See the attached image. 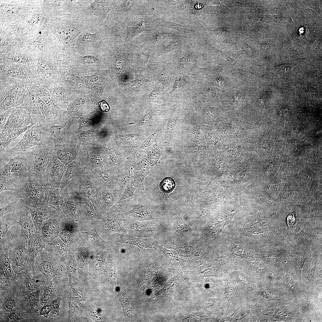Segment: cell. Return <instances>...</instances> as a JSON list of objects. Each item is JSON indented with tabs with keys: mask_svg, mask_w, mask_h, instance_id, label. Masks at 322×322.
<instances>
[{
	"mask_svg": "<svg viewBox=\"0 0 322 322\" xmlns=\"http://www.w3.org/2000/svg\"><path fill=\"white\" fill-rule=\"evenodd\" d=\"M27 152L0 157V182L10 184L17 191L30 179Z\"/></svg>",
	"mask_w": 322,
	"mask_h": 322,
	"instance_id": "1",
	"label": "cell"
},
{
	"mask_svg": "<svg viewBox=\"0 0 322 322\" xmlns=\"http://www.w3.org/2000/svg\"><path fill=\"white\" fill-rule=\"evenodd\" d=\"M52 142L45 140L27 152L30 179L39 180L44 184L47 168L53 155Z\"/></svg>",
	"mask_w": 322,
	"mask_h": 322,
	"instance_id": "2",
	"label": "cell"
},
{
	"mask_svg": "<svg viewBox=\"0 0 322 322\" xmlns=\"http://www.w3.org/2000/svg\"><path fill=\"white\" fill-rule=\"evenodd\" d=\"M151 0H144L139 9L125 22L127 27V41L133 40L140 34L154 29L159 22L152 11Z\"/></svg>",
	"mask_w": 322,
	"mask_h": 322,
	"instance_id": "3",
	"label": "cell"
},
{
	"mask_svg": "<svg viewBox=\"0 0 322 322\" xmlns=\"http://www.w3.org/2000/svg\"><path fill=\"white\" fill-rule=\"evenodd\" d=\"M0 83V113L20 106L28 89L33 83L12 79Z\"/></svg>",
	"mask_w": 322,
	"mask_h": 322,
	"instance_id": "4",
	"label": "cell"
},
{
	"mask_svg": "<svg viewBox=\"0 0 322 322\" xmlns=\"http://www.w3.org/2000/svg\"><path fill=\"white\" fill-rule=\"evenodd\" d=\"M101 30L104 43L122 44L127 41V24L112 9L103 22Z\"/></svg>",
	"mask_w": 322,
	"mask_h": 322,
	"instance_id": "5",
	"label": "cell"
},
{
	"mask_svg": "<svg viewBox=\"0 0 322 322\" xmlns=\"http://www.w3.org/2000/svg\"><path fill=\"white\" fill-rule=\"evenodd\" d=\"M12 237L6 236L9 245L8 256L11 266L15 273L19 272L27 267L29 252L26 247L27 237L21 234V231Z\"/></svg>",
	"mask_w": 322,
	"mask_h": 322,
	"instance_id": "6",
	"label": "cell"
},
{
	"mask_svg": "<svg viewBox=\"0 0 322 322\" xmlns=\"http://www.w3.org/2000/svg\"><path fill=\"white\" fill-rule=\"evenodd\" d=\"M47 138L37 122L25 132L14 147L1 150L0 157H9L26 152L31 148L41 144Z\"/></svg>",
	"mask_w": 322,
	"mask_h": 322,
	"instance_id": "7",
	"label": "cell"
},
{
	"mask_svg": "<svg viewBox=\"0 0 322 322\" xmlns=\"http://www.w3.org/2000/svg\"><path fill=\"white\" fill-rule=\"evenodd\" d=\"M36 123L26 110L21 106L16 107L0 130V140L13 134H21Z\"/></svg>",
	"mask_w": 322,
	"mask_h": 322,
	"instance_id": "8",
	"label": "cell"
},
{
	"mask_svg": "<svg viewBox=\"0 0 322 322\" xmlns=\"http://www.w3.org/2000/svg\"><path fill=\"white\" fill-rule=\"evenodd\" d=\"M112 7V0H86L80 13L92 24L100 27Z\"/></svg>",
	"mask_w": 322,
	"mask_h": 322,
	"instance_id": "9",
	"label": "cell"
},
{
	"mask_svg": "<svg viewBox=\"0 0 322 322\" xmlns=\"http://www.w3.org/2000/svg\"><path fill=\"white\" fill-rule=\"evenodd\" d=\"M16 192L18 198L28 206L36 207L47 205L44 184L41 181L30 179Z\"/></svg>",
	"mask_w": 322,
	"mask_h": 322,
	"instance_id": "10",
	"label": "cell"
},
{
	"mask_svg": "<svg viewBox=\"0 0 322 322\" xmlns=\"http://www.w3.org/2000/svg\"><path fill=\"white\" fill-rule=\"evenodd\" d=\"M0 64V81L12 79L39 84L35 67Z\"/></svg>",
	"mask_w": 322,
	"mask_h": 322,
	"instance_id": "11",
	"label": "cell"
},
{
	"mask_svg": "<svg viewBox=\"0 0 322 322\" xmlns=\"http://www.w3.org/2000/svg\"><path fill=\"white\" fill-rule=\"evenodd\" d=\"M74 164L71 163L67 165L59 186L61 191L66 189L69 192H79L84 169Z\"/></svg>",
	"mask_w": 322,
	"mask_h": 322,
	"instance_id": "12",
	"label": "cell"
},
{
	"mask_svg": "<svg viewBox=\"0 0 322 322\" xmlns=\"http://www.w3.org/2000/svg\"><path fill=\"white\" fill-rule=\"evenodd\" d=\"M142 185L138 184L133 179L125 188L121 197L112 208L114 212L124 213L128 210L135 202L142 190Z\"/></svg>",
	"mask_w": 322,
	"mask_h": 322,
	"instance_id": "13",
	"label": "cell"
},
{
	"mask_svg": "<svg viewBox=\"0 0 322 322\" xmlns=\"http://www.w3.org/2000/svg\"><path fill=\"white\" fill-rule=\"evenodd\" d=\"M95 183V193L90 199L93 205L99 206L105 210L112 207L119 199L116 193L106 186Z\"/></svg>",
	"mask_w": 322,
	"mask_h": 322,
	"instance_id": "14",
	"label": "cell"
},
{
	"mask_svg": "<svg viewBox=\"0 0 322 322\" xmlns=\"http://www.w3.org/2000/svg\"><path fill=\"white\" fill-rule=\"evenodd\" d=\"M66 167L53 154L47 168L44 184L59 188Z\"/></svg>",
	"mask_w": 322,
	"mask_h": 322,
	"instance_id": "15",
	"label": "cell"
},
{
	"mask_svg": "<svg viewBox=\"0 0 322 322\" xmlns=\"http://www.w3.org/2000/svg\"><path fill=\"white\" fill-rule=\"evenodd\" d=\"M62 215L58 214L45 220L40 228V233L42 240L45 245L52 242L60 234L61 231L60 220Z\"/></svg>",
	"mask_w": 322,
	"mask_h": 322,
	"instance_id": "16",
	"label": "cell"
},
{
	"mask_svg": "<svg viewBox=\"0 0 322 322\" xmlns=\"http://www.w3.org/2000/svg\"><path fill=\"white\" fill-rule=\"evenodd\" d=\"M151 205L144 197L142 191L138 194L136 199L128 210L119 214H123L140 220H148L152 217Z\"/></svg>",
	"mask_w": 322,
	"mask_h": 322,
	"instance_id": "17",
	"label": "cell"
},
{
	"mask_svg": "<svg viewBox=\"0 0 322 322\" xmlns=\"http://www.w3.org/2000/svg\"><path fill=\"white\" fill-rule=\"evenodd\" d=\"M144 0H112L113 10L120 20L125 22L129 16L134 14L140 7Z\"/></svg>",
	"mask_w": 322,
	"mask_h": 322,
	"instance_id": "18",
	"label": "cell"
},
{
	"mask_svg": "<svg viewBox=\"0 0 322 322\" xmlns=\"http://www.w3.org/2000/svg\"><path fill=\"white\" fill-rule=\"evenodd\" d=\"M38 97L35 84L33 83L28 89L20 106L26 110L36 122L42 116L38 104Z\"/></svg>",
	"mask_w": 322,
	"mask_h": 322,
	"instance_id": "19",
	"label": "cell"
},
{
	"mask_svg": "<svg viewBox=\"0 0 322 322\" xmlns=\"http://www.w3.org/2000/svg\"><path fill=\"white\" fill-rule=\"evenodd\" d=\"M104 44L101 28L95 32L87 31L80 34L75 41V49L86 48L100 49Z\"/></svg>",
	"mask_w": 322,
	"mask_h": 322,
	"instance_id": "20",
	"label": "cell"
},
{
	"mask_svg": "<svg viewBox=\"0 0 322 322\" xmlns=\"http://www.w3.org/2000/svg\"><path fill=\"white\" fill-rule=\"evenodd\" d=\"M90 173L95 182L114 190L117 183L118 174L112 168L106 167Z\"/></svg>",
	"mask_w": 322,
	"mask_h": 322,
	"instance_id": "21",
	"label": "cell"
},
{
	"mask_svg": "<svg viewBox=\"0 0 322 322\" xmlns=\"http://www.w3.org/2000/svg\"><path fill=\"white\" fill-rule=\"evenodd\" d=\"M21 201V206L18 211L19 219L17 224L20 227L21 234L28 238L33 235L38 229L35 226L27 205Z\"/></svg>",
	"mask_w": 322,
	"mask_h": 322,
	"instance_id": "22",
	"label": "cell"
},
{
	"mask_svg": "<svg viewBox=\"0 0 322 322\" xmlns=\"http://www.w3.org/2000/svg\"><path fill=\"white\" fill-rule=\"evenodd\" d=\"M26 205L35 226L40 230L41 225L45 220L58 214L55 209L47 205L36 207H30Z\"/></svg>",
	"mask_w": 322,
	"mask_h": 322,
	"instance_id": "23",
	"label": "cell"
},
{
	"mask_svg": "<svg viewBox=\"0 0 322 322\" xmlns=\"http://www.w3.org/2000/svg\"><path fill=\"white\" fill-rule=\"evenodd\" d=\"M27 239L29 252L28 266L34 270L35 259L38 254L45 247V244L41 238L40 230L39 229L32 236Z\"/></svg>",
	"mask_w": 322,
	"mask_h": 322,
	"instance_id": "24",
	"label": "cell"
},
{
	"mask_svg": "<svg viewBox=\"0 0 322 322\" xmlns=\"http://www.w3.org/2000/svg\"><path fill=\"white\" fill-rule=\"evenodd\" d=\"M44 188L46 204L55 209L58 213H61L64 199L59 188L44 184Z\"/></svg>",
	"mask_w": 322,
	"mask_h": 322,
	"instance_id": "25",
	"label": "cell"
},
{
	"mask_svg": "<svg viewBox=\"0 0 322 322\" xmlns=\"http://www.w3.org/2000/svg\"><path fill=\"white\" fill-rule=\"evenodd\" d=\"M0 275L1 277L9 279L13 272L11 262L8 256L9 245L6 238L0 242Z\"/></svg>",
	"mask_w": 322,
	"mask_h": 322,
	"instance_id": "26",
	"label": "cell"
},
{
	"mask_svg": "<svg viewBox=\"0 0 322 322\" xmlns=\"http://www.w3.org/2000/svg\"><path fill=\"white\" fill-rule=\"evenodd\" d=\"M134 169L131 165H127L123 168L118 174L117 183L114 190L119 199L126 187L133 179Z\"/></svg>",
	"mask_w": 322,
	"mask_h": 322,
	"instance_id": "27",
	"label": "cell"
},
{
	"mask_svg": "<svg viewBox=\"0 0 322 322\" xmlns=\"http://www.w3.org/2000/svg\"><path fill=\"white\" fill-rule=\"evenodd\" d=\"M95 189L94 180L91 173L89 171L84 170L83 179L79 191V193L82 197L88 198L90 200L94 196Z\"/></svg>",
	"mask_w": 322,
	"mask_h": 322,
	"instance_id": "28",
	"label": "cell"
},
{
	"mask_svg": "<svg viewBox=\"0 0 322 322\" xmlns=\"http://www.w3.org/2000/svg\"><path fill=\"white\" fill-rule=\"evenodd\" d=\"M10 213L0 217V242L5 239L8 230L13 225L17 224L18 222L19 219L18 212H16L14 213Z\"/></svg>",
	"mask_w": 322,
	"mask_h": 322,
	"instance_id": "29",
	"label": "cell"
},
{
	"mask_svg": "<svg viewBox=\"0 0 322 322\" xmlns=\"http://www.w3.org/2000/svg\"><path fill=\"white\" fill-rule=\"evenodd\" d=\"M120 238L122 242L135 245L144 251L147 248H151L148 242L149 239L137 238L127 235L121 236Z\"/></svg>",
	"mask_w": 322,
	"mask_h": 322,
	"instance_id": "30",
	"label": "cell"
},
{
	"mask_svg": "<svg viewBox=\"0 0 322 322\" xmlns=\"http://www.w3.org/2000/svg\"><path fill=\"white\" fill-rule=\"evenodd\" d=\"M141 162L133 170V179L139 185L143 184L144 179L150 172L146 161Z\"/></svg>",
	"mask_w": 322,
	"mask_h": 322,
	"instance_id": "31",
	"label": "cell"
},
{
	"mask_svg": "<svg viewBox=\"0 0 322 322\" xmlns=\"http://www.w3.org/2000/svg\"><path fill=\"white\" fill-rule=\"evenodd\" d=\"M21 205V201L18 198L17 200L11 202L4 207H0V217L11 213L18 212Z\"/></svg>",
	"mask_w": 322,
	"mask_h": 322,
	"instance_id": "32",
	"label": "cell"
},
{
	"mask_svg": "<svg viewBox=\"0 0 322 322\" xmlns=\"http://www.w3.org/2000/svg\"><path fill=\"white\" fill-rule=\"evenodd\" d=\"M78 62L84 64H99L100 61L94 56H79L78 57Z\"/></svg>",
	"mask_w": 322,
	"mask_h": 322,
	"instance_id": "33",
	"label": "cell"
},
{
	"mask_svg": "<svg viewBox=\"0 0 322 322\" xmlns=\"http://www.w3.org/2000/svg\"><path fill=\"white\" fill-rule=\"evenodd\" d=\"M11 58L14 62L21 65L28 64V63L30 62L31 61L30 58L22 53L18 54L12 57Z\"/></svg>",
	"mask_w": 322,
	"mask_h": 322,
	"instance_id": "34",
	"label": "cell"
},
{
	"mask_svg": "<svg viewBox=\"0 0 322 322\" xmlns=\"http://www.w3.org/2000/svg\"><path fill=\"white\" fill-rule=\"evenodd\" d=\"M16 107L10 108L0 113V130L5 125L10 115L15 110Z\"/></svg>",
	"mask_w": 322,
	"mask_h": 322,
	"instance_id": "35",
	"label": "cell"
},
{
	"mask_svg": "<svg viewBox=\"0 0 322 322\" xmlns=\"http://www.w3.org/2000/svg\"><path fill=\"white\" fill-rule=\"evenodd\" d=\"M85 77L87 80V84L89 86H96L100 83V78L97 73L90 76H85Z\"/></svg>",
	"mask_w": 322,
	"mask_h": 322,
	"instance_id": "36",
	"label": "cell"
},
{
	"mask_svg": "<svg viewBox=\"0 0 322 322\" xmlns=\"http://www.w3.org/2000/svg\"><path fill=\"white\" fill-rule=\"evenodd\" d=\"M39 291H37L31 294L28 297V302L30 306L34 307L36 305L39 299Z\"/></svg>",
	"mask_w": 322,
	"mask_h": 322,
	"instance_id": "37",
	"label": "cell"
},
{
	"mask_svg": "<svg viewBox=\"0 0 322 322\" xmlns=\"http://www.w3.org/2000/svg\"><path fill=\"white\" fill-rule=\"evenodd\" d=\"M13 191L16 192L17 190L13 186L7 183L0 182V193L6 191Z\"/></svg>",
	"mask_w": 322,
	"mask_h": 322,
	"instance_id": "38",
	"label": "cell"
},
{
	"mask_svg": "<svg viewBox=\"0 0 322 322\" xmlns=\"http://www.w3.org/2000/svg\"><path fill=\"white\" fill-rule=\"evenodd\" d=\"M4 306L7 309L11 310L15 306V303L14 300L11 298L7 299L5 301Z\"/></svg>",
	"mask_w": 322,
	"mask_h": 322,
	"instance_id": "39",
	"label": "cell"
},
{
	"mask_svg": "<svg viewBox=\"0 0 322 322\" xmlns=\"http://www.w3.org/2000/svg\"><path fill=\"white\" fill-rule=\"evenodd\" d=\"M100 109L103 112H108L110 109V107L109 104L106 101L103 100L102 101L97 103Z\"/></svg>",
	"mask_w": 322,
	"mask_h": 322,
	"instance_id": "40",
	"label": "cell"
},
{
	"mask_svg": "<svg viewBox=\"0 0 322 322\" xmlns=\"http://www.w3.org/2000/svg\"><path fill=\"white\" fill-rule=\"evenodd\" d=\"M295 213L293 212L289 214L287 218V222L288 226L293 225L295 222Z\"/></svg>",
	"mask_w": 322,
	"mask_h": 322,
	"instance_id": "41",
	"label": "cell"
},
{
	"mask_svg": "<svg viewBox=\"0 0 322 322\" xmlns=\"http://www.w3.org/2000/svg\"><path fill=\"white\" fill-rule=\"evenodd\" d=\"M52 292L51 290L49 288H46L43 294L42 299L44 302H46L49 299Z\"/></svg>",
	"mask_w": 322,
	"mask_h": 322,
	"instance_id": "42",
	"label": "cell"
},
{
	"mask_svg": "<svg viewBox=\"0 0 322 322\" xmlns=\"http://www.w3.org/2000/svg\"><path fill=\"white\" fill-rule=\"evenodd\" d=\"M50 311L49 306L46 305L42 307L40 310V313L41 315H44L47 318Z\"/></svg>",
	"mask_w": 322,
	"mask_h": 322,
	"instance_id": "43",
	"label": "cell"
},
{
	"mask_svg": "<svg viewBox=\"0 0 322 322\" xmlns=\"http://www.w3.org/2000/svg\"><path fill=\"white\" fill-rule=\"evenodd\" d=\"M103 263V260L101 257L99 256L96 258L95 260V265L97 270L100 269L102 267Z\"/></svg>",
	"mask_w": 322,
	"mask_h": 322,
	"instance_id": "44",
	"label": "cell"
},
{
	"mask_svg": "<svg viewBox=\"0 0 322 322\" xmlns=\"http://www.w3.org/2000/svg\"><path fill=\"white\" fill-rule=\"evenodd\" d=\"M88 238L92 241L96 242L98 239V236L94 232H89L87 233Z\"/></svg>",
	"mask_w": 322,
	"mask_h": 322,
	"instance_id": "45",
	"label": "cell"
},
{
	"mask_svg": "<svg viewBox=\"0 0 322 322\" xmlns=\"http://www.w3.org/2000/svg\"><path fill=\"white\" fill-rule=\"evenodd\" d=\"M292 68L288 65H284L277 67V69L278 72H288Z\"/></svg>",
	"mask_w": 322,
	"mask_h": 322,
	"instance_id": "46",
	"label": "cell"
},
{
	"mask_svg": "<svg viewBox=\"0 0 322 322\" xmlns=\"http://www.w3.org/2000/svg\"><path fill=\"white\" fill-rule=\"evenodd\" d=\"M67 268L69 273L72 275H74L75 273V267L74 264L72 262H69L68 264Z\"/></svg>",
	"mask_w": 322,
	"mask_h": 322,
	"instance_id": "47",
	"label": "cell"
},
{
	"mask_svg": "<svg viewBox=\"0 0 322 322\" xmlns=\"http://www.w3.org/2000/svg\"><path fill=\"white\" fill-rule=\"evenodd\" d=\"M89 133H85L82 134L80 136V140H88L89 138Z\"/></svg>",
	"mask_w": 322,
	"mask_h": 322,
	"instance_id": "48",
	"label": "cell"
},
{
	"mask_svg": "<svg viewBox=\"0 0 322 322\" xmlns=\"http://www.w3.org/2000/svg\"><path fill=\"white\" fill-rule=\"evenodd\" d=\"M83 122L82 123V124L83 126L88 125L89 123V121H83Z\"/></svg>",
	"mask_w": 322,
	"mask_h": 322,
	"instance_id": "49",
	"label": "cell"
}]
</instances>
